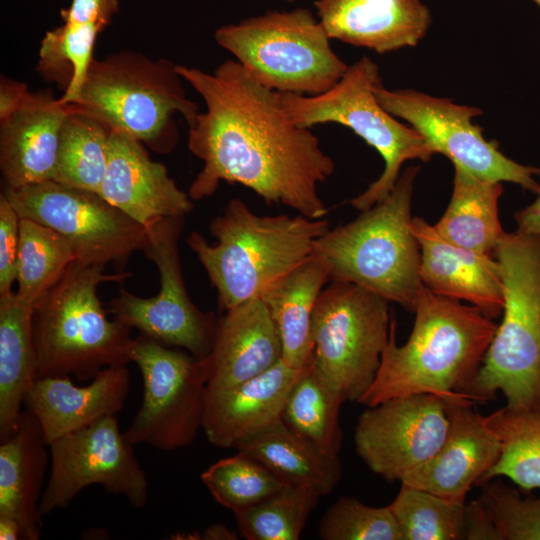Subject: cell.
<instances>
[{"label":"cell","instance_id":"cell-27","mask_svg":"<svg viewBox=\"0 0 540 540\" xmlns=\"http://www.w3.org/2000/svg\"><path fill=\"white\" fill-rule=\"evenodd\" d=\"M34 308L14 292L0 295V441L15 431L37 378Z\"/></svg>","mask_w":540,"mask_h":540},{"label":"cell","instance_id":"cell-12","mask_svg":"<svg viewBox=\"0 0 540 540\" xmlns=\"http://www.w3.org/2000/svg\"><path fill=\"white\" fill-rule=\"evenodd\" d=\"M183 219L164 218L146 227L143 252L159 271L158 294L142 298L121 289L108 312L144 336L203 359L212 349L218 319L201 311L187 293L178 247Z\"/></svg>","mask_w":540,"mask_h":540},{"label":"cell","instance_id":"cell-18","mask_svg":"<svg viewBox=\"0 0 540 540\" xmlns=\"http://www.w3.org/2000/svg\"><path fill=\"white\" fill-rule=\"evenodd\" d=\"M449 425L443 443L426 462L407 473L401 484L440 496L465 499L473 485L496 463L501 443L472 401H446Z\"/></svg>","mask_w":540,"mask_h":540},{"label":"cell","instance_id":"cell-34","mask_svg":"<svg viewBox=\"0 0 540 540\" xmlns=\"http://www.w3.org/2000/svg\"><path fill=\"white\" fill-rule=\"evenodd\" d=\"M388 506L403 540H465V499L444 497L401 484Z\"/></svg>","mask_w":540,"mask_h":540},{"label":"cell","instance_id":"cell-4","mask_svg":"<svg viewBox=\"0 0 540 540\" xmlns=\"http://www.w3.org/2000/svg\"><path fill=\"white\" fill-rule=\"evenodd\" d=\"M131 273H104V266L77 260L35 305L33 315L37 378L95 377L107 367L131 362V328L108 319L97 294L103 282H122Z\"/></svg>","mask_w":540,"mask_h":540},{"label":"cell","instance_id":"cell-24","mask_svg":"<svg viewBox=\"0 0 540 540\" xmlns=\"http://www.w3.org/2000/svg\"><path fill=\"white\" fill-rule=\"evenodd\" d=\"M314 5L330 39L379 54L417 45L432 21L420 0H317Z\"/></svg>","mask_w":540,"mask_h":540},{"label":"cell","instance_id":"cell-13","mask_svg":"<svg viewBox=\"0 0 540 540\" xmlns=\"http://www.w3.org/2000/svg\"><path fill=\"white\" fill-rule=\"evenodd\" d=\"M2 193L20 218L47 226L68 240L83 264L123 263L146 244V228L98 193L53 180L5 187Z\"/></svg>","mask_w":540,"mask_h":540},{"label":"cell","instance_id":"cell-3","mask_svg":"<svg viewBox=\"0 0 540 540\" xmlns=\"http://www.w3.org/2000/svg\"><path fill=\"white\" fill-rule=\"evenodd\" d=\"M329 228L325 218L261 216L234 198L210 223L214 244L197 231L191 232L186 243L217 290L218 307L225 312L260 297L310 257L316 241Z\"/></svg>","mask_w":540,"mask_h":540},{"label":"cell","instance_id":"cell-37","mask_svg":"<svg viewBox=\"0 0 540 540\" xmlns=\"http://www.w3.org/2000/svg\"><path fill=\"white\" fill-rule=\"evenodd\" d=\"M318 534L323 540H403L389 506L372 507L342 497L323 515Z\"/></svg>","mask_w":540,"mask_h":540},{"label":"cell","instance_id":"cell-19","mask_svg":"<svg viewBox=\"0 0 540 540\" xmlns=\"http://www.w3.org/2000/svg\"><path fill=\"white\" fill-rule=\"evenodd\" d=\"M98 194L145 228L164 218L184 217L194 208L189 194L162 163L150 159L142 142L114 130Z\"/></svg>","mask_w":540,"mask_h":540},{"label":"cell","instance_id":"cell-7","mask_svg":"<svg viewBox=\"0 0 540 540\" xmlns=\"http://www.w3.org/2000/svg\"><path fill=\"white\" fill-rule=\"evenodd\" d=\"M176 65L132 50L93 59L76 99L69 105L120 131L166 151L175 143L173 117L188 126L200 112L187 98Z\"/></svg>","mask_w":540,"mask_h":540},{"label":"cell","instance_id":"cell-32","mask_svg":"<svg viewBox=\"0 0 540 540\" xmlns=\"http://www.w3.org/2000/svg\"><path fill=\"white\" fill-rule=\"evenodd\" d=\"M68 106L52 180L99 193L107 169L112 130L98 119Z\"/></svg>","mask_w":540,"mask_h":540},{"label":"cell","instance_id":"cell-28","mask_svg":"<svg viewBox=\"0 0 540 540\" xmlns=\"http://www.w3.org/2000/svg\"><path fill=\"white\" fill-rule=\"evenodd\" d=\"M235 448L261 462L286 484L310 488L320 497L331 493L341 479L338 455L324 452L283 420Z\"/></svg>","mask_w":540,"mask_h":540},{"label":"cell","instance_id":"cell-35","mask_svg":"<svg viewBox=\"0 0 540 540\" xmlns=\"http://www.w3.org/2000/svg\"><path fill=\"white\" fill-rule=\"evenodd\" d=\"M319 498L310 488L285 485L234 513L239 534L247 540H297Z\"/></svg>","mask_w":540,"mask_h":540},{"label":"cell","instance_id":"cell-20","mask_svg":"<svg viewBox=\"0 0 540 540\" xmlns=\"http://www.w3.org/2000/svg\"><path fill=\"white\" fill-rule=\"evenodd\" d=\"M306 368L295 369L281 359L237 385L206 388L202 429L208 441L222 449L235 447L282 420L290 391Z\"/></svg>","mask_w":540,"mask_h":540},{"label":"cell","instance_id":"cell-30","mask_svg":"<svg viewBox=\"0 0 540 540\" xmlns=\"http://www.w3.org/2000/svg\"><path fill=\"white\" fill-rule=\"evenodd\" d=\"M485 420L500 440L501 453L477 485L504 476L524 490L540 488V392L528 404L506 405Z\"/></svg>","mask_w":540,"mask_h":540},{"label":"cell","instance_id":"cell-5","mask_svg":"<svg viewBox=\"0 0 540 540\" xmlns=\"http://www.w3.org/2000/svg\"><path fill=\"white\" fill-rule=\"evenodd\" d=\"M419 169L408 167L384 200L354 220L329 228L313 252L327 264L330 281L356 284L411 312L423 286L420 247L411 227Z\"/></svg>","mask_w":540,"mask_h":540},{"label":"cell","instance_id":"cell-41","mask_svg":"<svg viewBox=\"0 0 540 540\" xmlns=\"http://www.w3.org/2000/svg\"><path fill=\"white\" fill-rule=\"evenodd\" d=\"M465 540H500L496 525L479 497L466 504Z\"/></svg>","mask_w":540,"mask_h":540},{"label":"cell","instance_id":"cell-22","mask_svg":"<svg viewBox=\"0 0 540 540\" xmlns=\"http://www.w3.org/2000/svg\"><path fill=\"white\" fill-rule=\"evenodd\" d=\"M130 386L126 366L107 367L85 386L70 376L38 377L24 408L39 421L48 445L55 439L112 415L123 408Z\"/></svg>","mask_w":540,"mask_h":540},{"label":"cell","instance_id":"cell-40","mask_svg":"<svg viewBox=\"0 0 540 540\" xmlns=\"http://www.w3.org/2000/svg\"><path fill=\"white\" fill-rule=\"evenodd\" d=\"M20 217L7 197L0 196V295L12 293L17 280Z\"/></svg>","mask_w":540,"mask_h":540},{"label":"cell","instance_id":"cell-45","mask_svg":"<svg viewBox=\"0 0 540 540\" xmlns=\"http://www.w3.org/2000/svg\"><path fill=\"white\" fill-rule=\"evenodd\" d=\"M540 6V0H534Z\"/></svg>","mask_w":540,"mask_h":540},{"label":"cell","instance_id":"cell-42","mask_svg":"<svg viewBox=\"0 0 540 540\" xmlns=\"http://www.w3.org/2000/svg\"><path fill=\"white\" fill-rule=\"evenodd\" d=\"M517 231L540 235V194L537 199L514 215Z\"/></svg>","mask_w":540,"mask_h":540},{"label":"cell","instance_id":"cell-25","mask_svg":"<svg viewBox=\"0 0 540 540\" xmlns=\"http://www.w3.org/2000/svg\"><path fill=\"white\" fill-rule=\"evenodd\" d=\"M0 442V516L19 523L21 539L38 540L49 445L39 421L27 409L12 435Z\"/></svg>","mask_w":540,"mask_h":540},{"label":"cell","instance_id":"cell-10","mask_svg":"<svg viewBox=\"0 0 540 540\" xmlns=\"http://www.w3.org/2000/svg\"><path fill=\"white\" fill-rule=\"evenodd\" d=\"M388 301L356 284L330 281L312 317L313 366L359 402L372 385L390 332Z\"/></svg>","mask_w":540,"mask_h":540},{"label":"cell","instance_id":"cell-44","mask_svg":"<svg viewBox=\"0 0 540 540\" xmlns=\"http://www.w3.org/2000/svg\"><path fill=\"white\" fill-rule=\"evenodd\" d=\"M0 539L1 540L21 539L20 525L12 517L0 516Z\"/></svg>","mask_w":540,"mask_h":540},{"label":"cell","instance_id":"cell-46","mask_svg":"<svg viewBox=\"0 0 540 540\" xmlns=\"http://www.w3.org/2000/svg\"><path fill=\"white\" fill-rule=\"evenodd\" d=\"M284 1H287V2H294V1H296V0H284Z\"/></svg>","mask_w":540,"mask_h":540},{"label":"cell","instance_id":"cell-2","mask_svg":"<svg viewBox=\"0 0 540 540\" xmlns=\"http://www.w3.org/2000/svg\"><path fill=\"white\" fill-rule=\"evenodd\" d=\"M413 312L414 325L403 345L396 342V322L391 319L377 374L358 403L373 407L415 394H433L445 402L467 398L497 325L479 308L424 285Z\"/></svg>","mask_w":540,"mask_h":540},{"label":"cell","instance_id":"cell-17","mask_svg":"<svg viewBox=\"0 0 540 540\" xmlns=\"http://www.w3.org/2000/svg\"><path fill=\"white\" fill-rule=\"evenodd\" d=\"M69 114L49 91H30L8 78L0 82V169L6 187L52 180Z\"/></svg>","mask_w":540,"mask_h":540},{"label":"cell","instance_id":"cell-6","mask_svg":"<svg viewBox=\"0 0 540 540\" xmlns=\"http://www.w3.org/2000/svg\"><path fill=\"white\" fill-rule=\"evenodd\" d=\"M494 254L503 283V318L466 396L487 402L498 391L507 406L540 392V235L504 233Z\"/></svg>","mask_w":540,"mask_h":540},{"label":"cell","instance_id":"cell-43","mask_svg":"<svg viewBox=\"0 0 540 540\" xmlns=\"http://www.w3.org/2000/svg\"><path fill=\"white\" fill-rule=\"evenodd\" d=\"M177 539H190V540H237L238 535L236 532L230 530L223 524H212L205 528L202 532H194L188 534H178Z\"/></svg>","mask_w":540,"mask_h":540},{"label":"cell","instance_id":"cell-16","mask_svg":"<svg viewBox=\"0 0 540 540\" xmlns=\"http://www.w3.org/2000/svg\"><path fill=\"white\" fill-rule=\"evenodd\" d=\"M448 425L446 403L436 395L392 398L367 407L359 416L356 452L372 472L401 482L437 452Z\"/></svg>","mask_w":540,"mask_h":540},{"label":"cell","instance_id":"cell-1","mask_svg":"<svg viewBox=\"0 0 540 540\" xmlns=\"http://www.w3.org/2000/svg\"><path fill=\"white\" fill-rule=\"evenodd\" d=\"M176 71L206 106L188 132V148L203 163L188 190L193 201L213 195L221 182L238 183L267 205L325 217L318 186L334 173V161L310 128L289 118L278 92L236 60L212 73L178 64Z\"/></svg>","mask_w":540,"mask_h":540},{"label":"cell","instance_id":"cell-38","mask_svg":"<svg viewBox=\"0 0 540 540\" xmlns=\"http://www.w3.org/2000/svg\"><path fill=\"white\" fill-rule=\"evenodd\" d=\"M479 498L488 509L500 540H540V496L523 497L496 480L484 484Z\"/></svg>","mask_w":540,"mask_h":540},{"label":"cell","instance_id":"cell-23","mask_svg":"<svg viewBox=\"0 0 540 540\" xmlns=\"http://www.w3.org/2000/svg\"><path fill=\"white\" fill-rule=\"evenodd\" d=\"M282 359L276 326L260 297L224 312L218 319L209 355L202 360L207 389L237 385L270 369Z\"/></svg>","mask_w":540,"mask_h":540},{"label":"cell","instance_id":"cell-29","mask_svg":"<svg viewBox=\"0 0 540 540\" xmlns=\"http://www.w3.org/2000/svg\"><path fill=\"white\" fill-rule=\"evenodd\" d=\"M502 192L500 182L478 178L454 165L451 200L434 227L458 246L491 255L505 233L498 217Z\"/></svg>","mask_w":540,"mask_h":540},{"label":"cell","instance_id":"cell-21","mask_svg":"<svg viewBox=\"0 0 540 540\" xmlns=\"http://www.w3.org/2000/svg\"><path fill=\"white\" fill-rule=\"evenodd\" d=\"M421 253L422 284L441 296L464 300L494 319L503 311L500 264L490 255L458 246L421 217L412 218Z\"/></svg>","mask_w":540,"mask_h":540},{"label":"cell","instance_id":"cell-33","mask_svg":"<svg viewBox=\"0 0 540 540\" xmlns=\"http://www.w3.org/2000/svg\"><path fill=\"white\" fill-rule=\"evenodd\" d=\"M76 260L72 245L55 230L20 218L16 295L35 305Z\"/></svg>","mask_w":540,"mask_h":540},{"label":"cell","instance_id":"cell-9","mask_svg":"<svg viewBox=\"0 0 540 540\" xmlns=\"http://www.w3.org/2000/svg\"><path fill=\"white\" fill-rule=\"evenodd\" d=\"M381 83L378 66L367 56L348 67L328 91L316 96L279 93L289 118L298 126L337 123L350 128L375 148L384 160L381 175L360 195L350 200L357 210H366L384 200L393 190L404 162L428 161L435 154L413 128L398 122L378 102L375 89Z\"/></svg>","mask_w":540,"mask_h":540},{"label":"cell","instance_id":"cell-31","mask_svg":"<svg viewBox=\"0 0 540 540\" xmlns=\"http://www.w3.org/2000/svg\"><path fill=\"white\" fill-rule=\"evenodd\" d=\"M344 401L340 390L311 361L290 391L282 420L324 452L338 455L342 445L339 414Z\"/></svg>","mask_w":540,"mask_h":540},{"label":"cell","instance_id":"cell-39","mask_svg":"<svg viewBox=\"0 0 540 540\" xmlns=\"http://www.w3.org/2000/svg\"><path fill=\"white\" fill-rule=\"evenodd\" d=\"M118 7L119 0H71L61 11L63 26L74 34L96 39Z\"/></svg>","mask_w":540,"mask_h":540},{"label":"cell","instance_id":"cell-15","mask_svg":"<svg viewBox=\"0 0 540 540\" xmlns=\"http://www.w3.org/2000/svg\"><path fill=\"white\" fill-rule=\"evenodd\" d=\"M375 95L387 112L411 124L435 153L445 155L454 165L478 178L515 183L540 194V184L534 178L540 175V168L509 159L494 141H487L481 128L472 122L482 114L479 108L413 90H388L382 82Z\"/></svg>","mask_w":540,"mask_h":540},{"label":"cell","instance_id":"cell-11","mask_svg":"<svg viewBox=\"0 0 540 540\" xmlns=\"http://www.w3.org/2000/svg\"><path fill=\"white\" fill-rule=\"evenodd\" d=\"M131 361L142 375L143 400L125 440L164 451L189 446L203 424L207 372L202 360L140 334Z\"/></svg>","mask_w":540,"mask_h":540},{"label":"cell","instance_id":"cell-14","mask_svg":"<svg viewBox=\"0 0 540 540\" xmlns=\"http://www.w3.org/2000/svg\"><path fill=\"white\" fill-rule=\"evenodd\" d=\"M117 415L63 435L49 444L50 473L44 488L42 516L67 507L90 485L121 495L134 508L148 500V480L120 432Z\"/></svg>","mask_w":540,"mask_h":540},{"label":"cell","instance_id":"cell-36","mask_svg":"<svg viewBox=\"0 0 540 540\" xmlns=\"http://www.w3.org/2000/svg\"><path fill=\"white\" fill-rule=\"evenodd\" d=\"M201 481L211 496L233 513L288 485L261 462L240 451L210 465L201 474Z\"/></svg>","mask_w":540,"mask_h":540},{"label":"cell","instance_id":"cell-26","mask_svg":"<svg viewBox=\"0 0 540 540\" xmlns=\"http://www.w3.org/2000/svg\"><path fill=\"white\" fill-rule=\"evenodd\" d=\"M328 282L327 264L313 253L260 295L279 334L282 360L290 367L304 369L312 361L313 312Z\"/></svg>","mask_w":540,"mask_h":540},{"label":"cell","instance_id":"cell-8","mask_svg":"<svg viewBox=\"0 0 540 540\" xmlns=\"http://www.w3.org/2000/svg\"><path fill=\"white\" fill-rule=\"evenodd\" d=\"M217 44L259 83L279 93L316 96L331 89L347 64L311 11H270L218 28Z\"/></svg>","mask_w":540,"mask_h":540}]
</instances>
